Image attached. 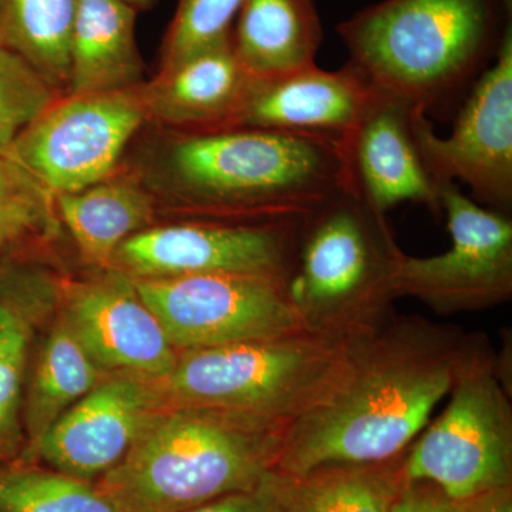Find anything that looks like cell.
<instances>
[{
	"mask_svg": "<svg viewBox=\"0 0 512 512\" xmlns=\"http://www.w3.org/2000/svg\"><path fill=\"white\" fill-rule=\"evenodd\" d=\"M147 121L138 89L63 93L2 154L56 197L116 173L128 143Z\"/></svg>",
	"mask_w": 512,
	"mask_h": 512,
	"instance_id": "9",
	"label": "cell"
},
{
	"mask_svg": "<svg viewBox=\"0 0 512 512\" xmlns=\"http://www.w3.org/2000/svg\"><path fill=\"white\" fill-rule=\"evenodd\" d=\"M268 478L255 490L224 495L181 512H279Z\"/></svg>",
	"mask_w": 512,
	"mask_h": 512,
	"instance_id": "30",
	"label": "cell"
},
{
	"mask_svg": "<svg viewBox=\"0 0 512 512\" xmlns=\"http://www.w3.org/2000/svg\"><path fill=\"white\" fill-rule=\"evenodd\" d=\"M244 0H180L164 39L161 67L228 42Z\"/></svg>",
	"mask_w": 512,
	"mask_h": 512,
	"instance_id": "28",
	"label": "cell"
},
{
	"mask_svg": "<svg viewBox=\"0 0 512 512\" xmlns=\"http://www.w3.org/2000/svg\"><path fill=\"white\" fill-rule=\"evenodd\" d=\"M55 207L84 261L109 269L120 245L151 227L156 201L146 183L116 171L83 190L56 195Z\"/></svg>",
	"mask_w": 512,
	"mask_h": 512,
	"instance_id": "20",
	"label": "cell"
},
{
	"mask_svg": "<svg viewBox=\"0 0 512 512\" xmlns=\"http://www.w3.org/2000/svg\"><path fill=\"white\" fill-rule=\"evenodd\" d=\"M454 512H512V487L500 488L456 503Z\"/></svg>",
	"mask_w": 512,
	"mask_h": 512,
	"instance_id": "31",
	"label": "cell"
},
{
	"mask_svg": "<svg viewBox=\"0 0 512 512\" xmlns=\"http://www.w3.org/2000/svg\"><path fill=\"white\" fill-rule=\"evenodd\" d=\"M80 0H2L0 45L35 67L60 93L69 80L70 37Z\"/></svg>",
	"mask_w": 512,
	"mask_h": 512,
	"instance_id": "24",
	"label": "cell"
},
{
	"mask_svg": "<svg viewBox=\"0 0 512 512\" xmlns=\"http://www.w3.org/2000/svg\"><path fill=\"white\" fill-rule=\"evenodd\" d=\"M0 10H2V0H0Z\"/></svg>",
	"mask_w": 512,
	"mask_h": 512,
	"instance_id": "33",
	"label": "cell"
},
{
	"mask_svg": "<svg viewBox=\"0 0 512 512\" xmlns=\"http://www.w3.org/2000/svg\"><path fill=\"white\" fill-rule=\"evenodd\" d=\"M451 501L430 481H407L389 512H454Z\"/></svg>",
	"mask_w": 512,
	"mask_h": 512,
	"instance_id": "29",
	"label": "cell"
},
{
	"mask_svg": "<svg viewBox=\"0 0 512 512\" xmlns=\"http://www.w3.org/2000/svg\"><path fill=\"white\" fill-rule=\"evenodd\" d=\"M0 512H120L97 485L33 461L0 466Z\"/></svg>",
	"mask_w": 512,
	"mask_h": 512,
	"instance_id": "25",
	"label": "cell"
},
{
	"mask_svg": "<svg viewBox=\"0 0 512 512\" xmlns=\"http://www.w3.org/2000/svg\"><path fill=\"white\" fill-rule=\"evenodd\" d=\"M421 153L437 183L461 181L478 201L510 215L512 208V29L508 23L493 66L478 76L450 137L416 114Z\"/></svg>",
	"mask_w": 512,
	"mask_h": 512,
	"instance_id": "12",
	"label": "cell"
},
{
	"mask_svg": "<svg viewBox=\"0 0 512 512\" xmlns=\"http://www.w3.org/2000/svg\"><path fill=\"white\" fill-rule=\"evenodd\" d=\"M153 383L110 375L73 404L23 460L96 483L117 466L163 409Z\"/></svg>",
	"mask_w": 512,
	"mask_h": 512,
	"instance_id": "15",
	"label": "cell"
},
{
	"mask_svg": "<svg viewBox=\"0 0 512 512\" xmlns=\"http://www.w3.org/2000/svg\"><path fill=\"white\" fill-rule=\"evenodd\" d=\"M60 94L23 57L0 45V154Z\"/></svg>",
	"mask_w": 512,
	"mask_h": 512,
	"instance_id": "27",
	"label": "cell"
},
{
	"mask_svg": "<svg viewBox=\"0 0 512 512\" xmlns=\"http://www.w3.org/2000/svg\"><path fill=\"white\" fill-rule=\"evenodd\" d=\"M232 52L254 79L313 66L322 28L313 0H244L231 30Z\"/></svg>",
	"mask_w": 512,
	"mask_h": 512,
	"instance_id": "21",
	"label": "cell"
},
{
	"mask_svg": "<svg viewBox=\"0 0 512 512\" xmlns=\"http://www.w3.org/2000/svg\"><path fill=\"white\" fill-rule=\"evenodd\" d=\"M404 457L377 463H332L298 476L268 478L279 512H389L407 480Z\"/></svg>",
	"mask_w": 512,
	"mask_h": 512,
	"instance_id": "22",
	"label": "cell"
},
{
	"mask_svg": "<svg viewBox=\"0 0 512 512\" xmlns=\"http://www.w3.org/2000/svg\"><path fill=\"white\" fill-rule=\"evenodd\" d=\"M137 10L123 0H80L69 47L70 94L128 92L144 83Z\"/></svg>",
	"mask_w": 512,
	"mask_h": 512,
	"instance_id": "19",
	"label": "cell"
},
{
	"mask_svg": "<svg viewBox=\"0 0 512 512\" xmlns=\"http://www.w3.org/2000/svg\"><path fill=\"white\" fill-rule=\"evenodd\" d=\"M153 180L198 221H301L343 187L340 140L251 127L178 131Z\"/></svg>",
	"mask_w": 512,
	"mask_h": 512,
	"instance_id": "2",
	"label": "cell"
},
{
	"mask_svg": "<svg viewBox=\"0 0 512 512\" xmlns=\"http://www.w3.org/2000/svg\"><path fill=\"white\" fill-rule=\"evenodd\" d=\"M131 281L177 352L308 330L282 279L210 274Z\"/></svg>",
	"mask_w": 512,
	"mask_h": 512,
	"instance_id": "10",
	"label": "cell"
},
{
	"mask_svg": "<svg viewBox=\"0 0 512 512\" xmlns=\"http://www.w3.org/2000/svg\"><path fill=\"white\" fill-rule=\"evenodd\" d=\"M450 403L404 457L407 481H430L454 503L512 487V409L498 360L474 340Z\"/></svg>",
	"mask_w": 512,
	"mask_h": 512,
	"instance_id": "7",
	"label": "cell"
},
{
	"mask_svg": "<svg viewBox=\"0 0 512 512\" xmlns=\"http://www.w3.org/2000/svg\"><path fill=\"white\" fill-rule=\"evenodd\" d=\"M62 279L26 261L0 259V466L22 456L23 384L37 320L57 305Z\"/></svg>",
	"mask_w": 512,
	"mask_h": 512,
	"instance_id": "18",
	"label": "cell"
},
{
	"mask_svg": "<svg viewBox=\"0 0 512 512\" xmlns=\"http://www.w3.org/2000/svg\"><path fill=\"white\" fill-rule=\"evenodd\" d=\"M128 6L136 10L150 9L156 3V0H123Z\"/></svg>",
	"mask_w": 512,
	"mask_h": 512,
	"instance_id": "32",
	"label": "cell"
},
{
	"mask_svg": "<svg viewBox=\"0 0 512 512\" xmlns=\"http://www.w3.org/2000/svg\"><path fill=\"white\" fill-rule=\"evenodd\" d=\"M451 247L436 256H394L393 292L414 298L433 311L473 312L510 301L512 221L504 212L481 207L456 183L441 188Z\"/></svg>",
	"mask_w": 512,
	"mask_h": 512,
	"instance_id": "8",
	"label": "cell"
},
{
	"mask_svg": "<svg viewBox=\"0 0 512 512\" xmlns=\"http://www.w3.org/2000/svg\"><path fill=\"white\" fill-rule=\"evenodd\" d=\"M299 222L227 224L192 220L150 227L120 245L109 269L131 279L247 274L288 282L295 262Z\"/></svg>",
	"mask_w": 512,
	"mask_h": 512,
	"instance_id": "11",
	"label": "cell"
},
{
	"mask_svg": "<svg viewBox=\"0 0 512 512\" xmlns=\"http://www.w3.org/2000/svg\"><path fill=\"white\" fill-rule=\"evenodd\" d=\"M107 376L59 315L30 377L23 404L26 447L19 458L28 457L53 424Z\"/></svg>",
	"mask_w": 512,
	"mask_h": 512,
	"instance_id": "23",
	"label": "cell"
},
{
	"mask_svg": "<svg viewBox=\"0 0 512 512\" xmlns=\"http://www.w3.org/2000/svg\"><path fill=\"white\" fill-rule=\"evenodd\" d=\"M104 271L97 278L62 281L60 316L107 375L161 379L174 366L177 350L133 281Z\"/></svg>",
	"mask_w": 512,
	"mask_h": 512,
	"instance_id": "14",
	"label": "cell"
},
{
	"mask_svg": "<svg viewBox=\"0 0 512 512\" xmlns=\"http://www.w3.org/2000/svg\"><path fill=\"white\" fill-rule=\"evenodd\" d=\"M251 82L228 40L160 69L138 93L148 121L180 131L210 130L229 126Z\"/></svg>",
	"mask_w": 512,
	"mask_h": 512,
	"instance_id": "17",
	"label": "cell"
},
{
	"mask_svg": "<svg viewBox=\"0 0 512 512\" xmlns=\"http://www.w3.org/2000/svg\"><path fill=\"white\" fill-rule=\"evenodd\" d=\"M55 197L18 163L0 154V258L30 232L59 227Z\"/></svg>",
	"mask_w": 512,
	"mask_h": 512,
	"instance_id": "26",
	"label": "cell"
},
{
	"mask_svg": "<svg viewBox=\"0 0 512 512\" xmlns=\"http://www.w3.org/2000/svg\"><path fill=\"white\" fill-rule=\"evenodd\" d=\"M501 8L511 0H383L338 30L370 82L429 114L497 55Z\"/></svg>",
	"mask_w": 512,
	"mask_h": 512,
	"instance_id": "4",
	"label": "cell"
},
{
	"mask_svg": "<svg viewBox=\"0 0 512 512\" xmlns=\"http://www.w3.org/2000/svg\"><path fill=\"white\" fill-rule=\"evenodd\" d=\"M397 251L383 214L346 188L333 192L299 222L286 286L303 326L356 340L386 325L394 318Z\"/></svg>",
	"mask_w": 512,
	"mask_h": 512,
	"instance_id": "5",
	"label": "cell"
},
{
	"mask_svg": "<svg viewBox=\"0 0 512 512\" xmlns=\"http://www.w3.org/2000/svg\"><path fill=\"white\" fill-rule=\"evenodd\" d=\"M353 343L299 330L183 350L170 372L151 383L164 407L235 410L292 426L342 379Z\"/></svg>",
	"mask_w": 512,
	"mask_h": 512,
	"instance_id": "6",
	"label": "cell"
},
{
	"mask_svg": "<svg viewBox=\"0 0 512 512\" xmlns=\"http://www.w3.org/2000/svg\"><path fill=\"white\" fill-rule=\"evenodd\" d=\"M291 424L212 407H163L96 481L120 512H181L261 487Z\"/></svg>",
	"mask_w": 512,
	"mask_h": 512,
	"instance_id": "3",
	"label": "cell"
},
{
	"mask_svg": "<svg viewBox=\"0 0 512 512\" xmlns=\"http://www.w3.org/2000/svg\"><path fill=\"white\" fill-rule=\"evenodd\" d=\"M420 109L375 86L355 127L340 138L343 188L379 214L409 201L443 215L444 184L431 175L417 140Z\"/></svg>",
	"mask_w": 512,
	"mask_h": 512,
	"instance_id": "13",
	"label": "cell"
},
{
	"mask_svg": "<svg viewBox=\"0 0 512 512\" xmlns=\"http://www.w3.org/2000/svg\"><path fill=\"white\" fill-rule=\"evenodd\" d=\"M474 340L416 316L392 318L355 340L342 379L289 427L275 471L298 476L325 464L400 456L451 392Z\"/></svg>",
	"mask_w": 512,
	"mask_h": 512,
	"instance_id": "1",
	"label": "cell"
},
{
	"mask_svg": "<svg viewBox=\"0 0 512 512\" xmlns=\"http://www.w3.org/2000/svg\"><path fill=\"white\" fill-rule=\"evenodd\" d=\"M375 84L353 63L336 72L313 66L254 79L228 127L342 138L362 116Z\"/></svg>",
	"mask_w": 512,
	"mask_h": 512,
	"instance_id": "16",
	"label": "cell"
}]
</instances>
